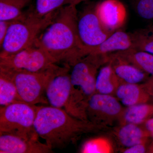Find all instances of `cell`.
I'll return each mask as SVG.
<instances>
[{
  "mask_svg": "<svg viewBox=\"0 0 153 153\" xmlns=\"http://www.w3.org/2000/svg\"><path fill=\"white\" fill-rule=\"evenodd\" d=\"M76 6L68 4L59 9L53 22L39 35L34 46L44 50L57 63L71 67L84 57V46L77 30Z\"/></svg>",
  "mask_w": 153,
  "mask_h": 153,
  "instance_id": "cell-1",
  "label": "cell"
},
{
  "mask_svg": "<svg viewBox=\"0 0 153 153\" xmlns=\"http://www.w3.org/2000/svg\"><path fill=\"white\" fill-rule=\"evenodd\" d=\"M34 127L39 137L52 150L66 148L83 134L95 132L103 128L51 105L38 106Z\"/></svg>",
  "mask_w": 153,
  "mask_h": 153,
  "instance_id": "cell-2",
  "label": "cell"
},
{
  "mask_svg": "<svg viewBox=\"0 0 153 153\" xmlns=\"http://www.w3.org/2000/svg\"><path fill=\"white\" fill-rule=\"evenodd\" d=\"M107 63V55L88 54L71 66V93L66 112L72 116L87 120L86 108L89 99L96 93L99 69Z\"/></svg>",
  "mask_w": 153,
  "mask_h": 153,
  "instance_id": "cell-3",
  "label": "cell"
},
{
  "mask_svg": "<svg viewBox=\"0 0 153 153\" xmlns=\"http://www.w3.org/2000/svg\"><path fill=\"white\" fill-rule=\"evenodd\" d=\"M58 10L41 18L30 12L13 21L1 46L0 56L15 54L33 46L39 35L53 22Z\"/></svg>",
  "mask_w": 153,
  "mask_h": 153,
  "instance_id": "cell-4",
  "label": "cell"
},
{
  "mask_svg": "<svg viewBox=\"0 0 153 153\" xmlns=\"http://www.w3.org/2000/svg\"><path fill=\"white\" fill-rule=\"evenodd\" d=\"M61 66L40 72L15 71L0 68L13 81L20 101L28 104H48L46 90L52 77Z\"/></svg>",
  "mask_w": 153,
  "mask_h": 153,
  "instance_id": "cell-5",
  "label": "cell"
},
{
  "mask_svg": "<svg viewBox=\"0 0 153 153\" xmlns=\"http://www.w3.org/2000/svg\"><path fill=\"white\" fill-rule=\"evenodd\" d=\"M38 106L18 101L0 108V133L38 135L34 122Z\"/></svg>",
  "mask_w": 153,
  "mask_h": 153,
  "instance_id": "cell-6",
  "label": "cell"
},
{
  "mask_svg": "<svg viewBox=\"0 0 153 153\" xmlns=\"http://www.w3.org/2000/svg\"><path fill=\"white\" fill-rule=\"evenodd\" d=\"M44 50L33 45L12 55L0 56V68L31 72H43L58 67Z\"/></svg>",
  "mask_w": 153,
  "mask_h": 153,
  "instance_id": "cell-7",
  "label": "cell"
},
{
  "mask_svg": "<svg viewBox=\"0 0 153 153\" xmlns=\"http://www.w3.org/2000/svg\"><path fill=\"white\" fill-rule=\"evenodd\" d=\"M124 111L114 96L96 92L88 102L86 114L88 121L104 127L120 121Z\"/></svg>",
  "mask_w": 153,
  "mask_h": 153,
  "instance_id": "cell-8",
  "label": "cell"
},
{
  "mask_svg": "<svg viewBox=\"0 0 153 153\" xmlns=\"http://www.w3.org/2000/svg\"><path fill=\"white\" fill-rule=\"evenodd\" d=\"M95 7L96 5L87 6L78 15V35L85 47L98 46L114 33L106 30L102 25Z\"/></svg>",
  "mask_w": 153,
  "mask_h": 153,
  "instance_id": "cell-9",
  "label": "cell"
},
{
  "mask_svg": "<svg viewBox=\"0 0 153 153\" xmlns=\"http://www.w3.org/2000/svg\"><path fill=\"white\" fill-rule=\"evenodd\" d=\"M70 68L65 65L61 67L49 81L46 90V98L50 105L62 108L66 111L71 97Z\"/></svg>",
  "mask_w": 153,
  "mask_h": 153,
  "instance_id": "cell-10",
  "label": "cell"
},
{
  "mask_svg": "<svg viewBox=\"0 0 153 153\" xmlns=\"http://www.w3.org/2000/svg\"><path fill=\"white\" fill-rule=\"evenodd\" d=\"M38 135L23 136L0 133L1 153H49L52 149L39 141Z\"/></svg>",
  "mask_w": 153,
  "mask_h": 153,
  "instance_id": "cell-11",
  "label": "cell"
},
{
  "mask_svg": "<svg viewBox=\"0 0 153 153\" xmlns=\"http://www.w3.org/2000/svg\"><path fill=\"white\" fill-rule=\"evenodd\" d=\"M96 10L102 25L111 32L121 29L127 19V11L119 0H104L96 5Z\"/></svg>",
  "mask_w": 153,
  "mask_h": 153,
  "instance_id": "cell-12",
  "label": "cell"
},
{
  "mask_svg": "<svg viewBox=\"0 0 153 153\" xmlns=\"http://www.w3.org/2000/svg\"><path fill=\"white\" fill-rule=\"evenodd\" d=\"M133 48L130 33L120 30L112 33L108 38L98 46L91 47H84V56L88 54L108 55Z\"/></svg>",
  "mask_w": 153,
  "mask_h": 153,
  "instance_id": "cell-13",
  "label": "cell"
},
{
  "mask_svg": "<svg viewBox=\"0 0 153 153\" xmlns=\"http://www.w3.org/2000/svg\"><path fill=\"white\" fill-rule=\"evenodd\" d=\"M107 63L123 82L138 84L147 79L149 74L114 53L107 55Z\"/></svg>",
  "mask_w": 153,
  "mask_h": 153,
  "instance_id": "cell-14",
  "label": "cell"
},
{
  "mask_svg": "<svg viewBox=\"0 0 153 153\" xmlns=\"http://www.w3.org/2000/svg\"><path fill=\"white\" fill-rule=\"evenodd\" d=\"M142 85L122 82L118 87L115 95L123 105L129 107L146 103L149 94Z\"/></svg>",
  "mask_w": 153,
  "mask_h": 153,
  "instance_id": "cell-15",
  "label": "cell"
},
{
  "mask_svg": "<svg viewBox=\"0 0 153 153\" xmlns=\"http://www.w3.org/2000/svg\"><path fill=\"white\" fill-rule=\"evenodd\" d=\"M122 82L111 65L107 63L99 70L96 82V92L114 96L118 87Z\"/></svg>",
  "mask_w": 153,
  "mask_h": 153,
  "instance_id": "cell-16",
  "label": "cell"
},
{
  "mask_svg": "<svg viewBox=\"0 0 153 153\" xmlns=\"http://www.w3.org/2000/svg\"><path fill=\"white\" fill-rule=\"evenodd\" d=\"M114 54L126 60L149 75L153 76V54L134 48Z\"/></svg>",
  "mask_w": 153,
  "mask_h": 153,
  "instance_id": "cell-17",
  "label": "cell"
},
{
  "mask_svg": "<svg viewBox=\"0 0 153 153\" xmlns=\"http://www.w3.org/2000/svg\"><path fill=\"white\" fill-rule=\"evenodd\" d=\"M153 115V105L146 103H141L128 107L124 111L120 121L122 125L127 123L139 125L146 121Z\"/></svg>",
  "mask_w": 153,
  "mask_h": 153,
  "instance_id": "cell-18",
  "label": "cell"
},
{
  "mask_svg": "<svg viewBox=\"0 0 153 153\" xmlns=\"http://www.w3.org/2000/svg\"><path fill=\"white\" fill-rule=\"evenodd\" d=\"M117 136L122 145L127 148L143 143L146 135L138 125L127 123L122 125L117 132Z\"/></svg>",
  "mask_w": 153,
  "mask_h": 153,
  "instance_id": "cell-19",
  "label": "cell"
},
{
  "mask_svg": "<svg viewBox=\"0 0 153 153\" xmlns=\"http://www.w3.org/2000/svg\"><path fill=\"white\" fill-rule=\"evenodd\" d=\"M30 0H0V21H14L23 17L22 9Z\"/></svg>",
  "mask_w": 153,
  "mask_h": 153,
  "instance_id": "cell-20",
  "label": "cell"
},
{
  "mask_svg": "<svg viewBox=\"0 0 153 153\" xmlns=\"http://www.w3.org/2000/svg\"><path fill=\"white\" fill-rule=\"evenodd\" d=\"M20 101L16 87L7 73L0 70V105L4 106Z\"/></svg>",
  "mask_w": 153,
  "mask_h": 153,
  "instance_id": "cell-21",
  "label": "cell"
},
{
  "mask_svg": "<svg viewBox=\"0 0 153 153\" xmlns=\"http://www.w3.org/2000/svg\"><path fill=\"white\" fill-rule=\"evenodd\" d=\"M130 33L133 48L153 55V24Z\"/></svg>",
  "mask_w": 153,
  "mask_h": 153,
  "instance_id": "cell-22",
  "label": "cell"
},
{
  "mask_svg": "<svg viewBox=\"0 0 153 153\" xmlns=\"http://www.w3.org/2000/svg\"><path fill=\"white\" fill-rule=\"evenodd\" d=\"M68 4V0H36L35 9L31 12L41 18Z\"/></svg>",
  "mask_w": 153,
  "mask_h": 153,
  "instance_id": "cell-23",
  "label": "cell"
},
{
  "mask_svg": "<svg viewBox=\"0 0 153 153\" xmlns=\"http://www.w3.org/2000/svg\"><path fill=\"white\" fill-rule=\"evenodd\" d=\"M112 147L109 142L103 138L97 137L88 140L83 143L80 152L84 153L111 152Z\"/></svg>",
  "mask_w": 153,
  "mask_h": 153,
  "instance_id": "cell-24",
  "label": "cell"
},
{
  "mask_svg": "<svg viewBox=\"0 0 153 153\" xmlns=\"http://www.w3.org/2000/svg\"><path fill=\"white\" fill-rule=\"evenodd\" d=\"M136 13L146 20L153 19V0H132Z\"/></svg>",
  "mask_w": 153,
  "mask_h": 153,
  "instance_id": "cell-25",
  "label": "cell"
},
{
  "mask_svg": "<svg viewBox=\"0 0 153 153\" xmlns=\"http://www.w3.org/2000/svg\"><path fill=\"white\" fill-rule=\"evenodd\" d=\"M13 21H0V45H1Z\"/></svg>",
  "mask_w": 153,
  "mask_h": 153,
  "instance_id": "cell-26",
  "label": "cell"
},
{
  "mask_svg": "<svg viewBox=\"0 0 153 153\" xmlns=\"http://www.w3.org/2000/svg\"><path fill=\"white\" fill-rule=\"evenodd\" d=\"M146 148L143 143L134 145L127 148L123 151L124 153H144L146 152Z\"/></svg>",
  "mask_w": 153,
  "mask_h": 153,
  "instance_id": "cell-27",
  "label": "cell"
},
{
  "mask_svg": "<svg viewBox=\"0 0 153 153\" xmlns=\"http://www.w3.org/2000/svg\"><path fill=\"white\" fill-rule=\"evenodd\" d=\"M145 127L148 131L153 134V117L151 118L146 122Z\"/></svg>",
  "mask_w": 153,
  "mask_h": 153,
  "instance_id": "cell-28",
  "label": "cell"
},
{
  "mask_svg": "<svg viewBox=\"0 0 153 153\" xmlns=\"http://www.w3.org/2000/svg\"><path fill=\"white\" fill-rule=\"evenodd\" d=\"M86 1H87V0H68V4L74 5L76 6L79 3Z\"/></svg>",
  "mask_w": 153,
  "mask_h": 153,
  "instance_id": "cell-29",
  "label": "cell"
},
{
  "mask_svg": "<svg viewBox=\"0 0 153 153\" xmlns=\"http://www.w3.org/2000/svg\"></svg>",
  "mask_w": 153,
  "mask_h": 153,
  "instance_id": "cell-30",
  "label": "cell"
}]
</instances>
